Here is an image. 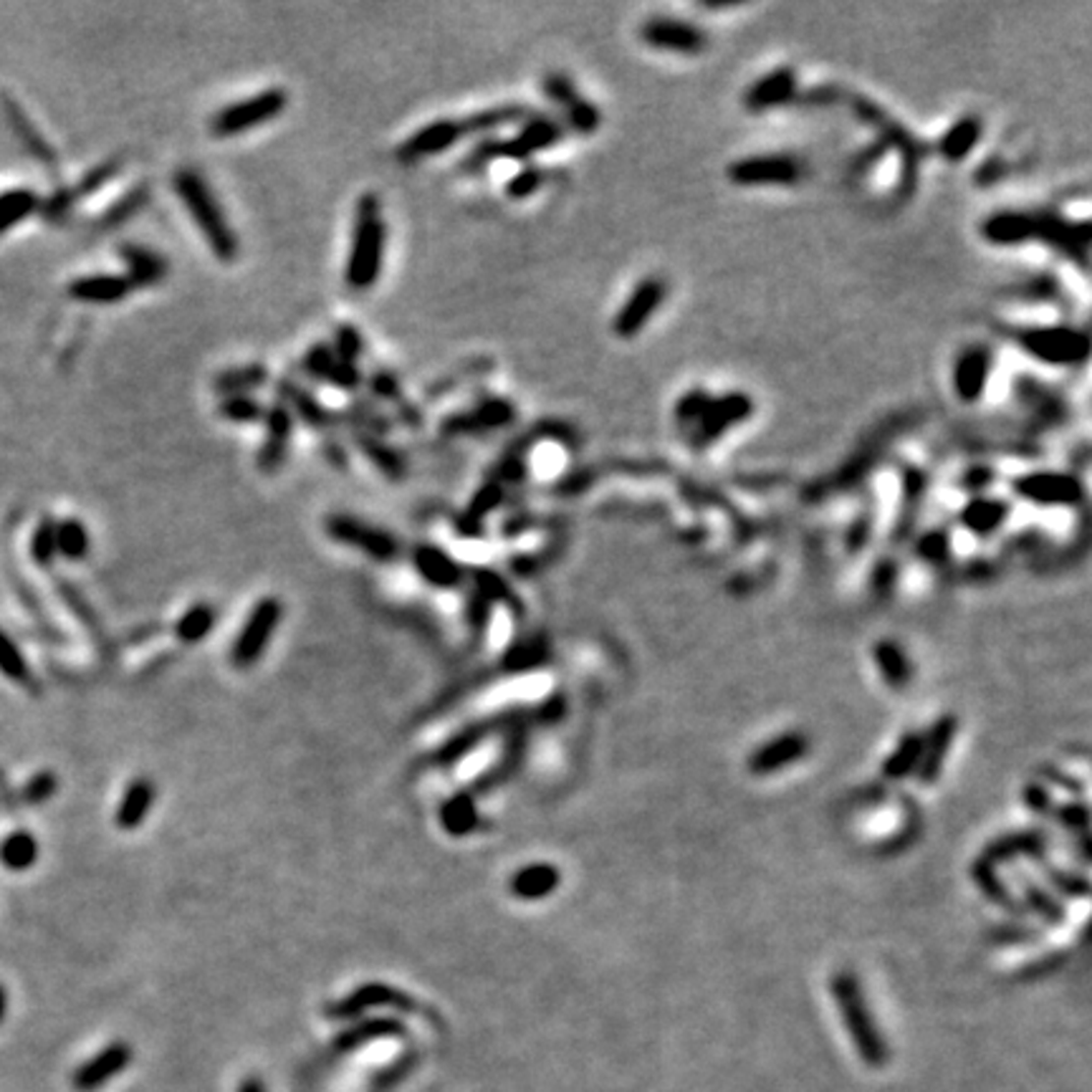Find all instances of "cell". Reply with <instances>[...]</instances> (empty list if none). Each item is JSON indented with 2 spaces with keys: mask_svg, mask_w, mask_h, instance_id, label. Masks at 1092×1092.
<instances>
[{
  "mask_svg": "<svg viewBox=\"0 0 1092 1092\" xmlns=\"http://www.w3.org/2000/svg\"><path fill=\"white\" fill-rule=\"evenodd\" d=\"M172 190L188 210L190 220L196 223L198 233L205 238L210 254L220 263H233L241 254V241L207 180L193 167H180L172 175Z\"/></svg>",
  "mask_w": 1092,
  "mask_h": 1092,
  "instance_id": "6da1fadb",
  "label": "cell"
},
{
  "mask_svg": "<svg viewBox=\"0 0 1092 1092\" xmlns=\"http://www.w3.org/2000/svg\"><path fill=\"white\" fill-rule=\"evenodd\" d=\"M384 254H387V220L382 215V202L374 193H362L355 207L344 284L357 294L373 289L382 273Z\"/></svg>",
  "mask_w": 1092,
  "mask_h": 1092,
  "instance_id": "7a4b0ae2",
  "label": "cell"
},
{
  "mask_svg": "<svg viewBox=\"0 0 1092 1092\" xmlns=\"http://www.w3.org/2000/svg\"><path fill=\"white\" fill-rule=\"evenodd\" d=\"M751 413H754V400L744 392H728V395L716 397L701 387L685 392L675 405V420L683 431H688V440L696 448H709L733 426L744 423Z\"/></svg>",
  "mask_w": 1092,
  "mask_h": 1092,
  "instance_id": "3957f363",
  "label": "cell"
},
{
  "mask_svg": "<svg viewBox=\"0 0 1092 1092\" xmlns=\"http://www.w3.org/2000/svg\"><path fill=\"white\" fill-rule=\"evenodd\" d=\"M833 994L837 1002L839 1016L844 1021V1029L850 1034L857 1055L868 1067H883L888 1063V1045L873 1014L868 1009V1002L862 997V989L852 974H837L833 979Z\"/></svg>",
  "mask_w": 1092,
  "mask_h": 1092,
  "instance_id": "277c9868",
  "label": "cell"
},
{
  "mask_svg": "<svg viewBox=\"0 0 1092 1092\" xmlns=\"http://www.w3.org/2000/svg\"><path fill=\"white\" fill-rule=\"evenodd\" d=\"M1014 339L1032 360L1052 367H1077L1087 360L1090 339L1069 324H1042L1014 329Z\"/></svg>",
  "mask_w": 1092,
  "mask_h": 1092,
  "instance_id": "5b68a950",
  "label": "cell"
},
{
  "mask_svg": "<svg viewBox=\"0 0 1092 1092\" xmlns=\"http://www.w3.org/2000/svg\"><path fill=\"white\" fill-rule=\"evenodd\" d=\"M286 109H289V91L281 89V86H268L259 94L231 101L223 109H218L210 117V135L218 137V140L246 135V132L259 130V127L281 117Z\"/></svg>",
  "mask_w": 1092,
  "mask_h": 1092,
  "instance_id": "8992f818",
  "label": "cell"
},
{
  "mask_svg": "<svg viewBox=\"0 0 1092 1092\" xmlns=\"http://www.w3.org/2000/svg\"><path fill=\"white\" fill-rule=\"evenodd\" d=\"M726 175L738 188H794L802 183L804 165L794 154H751L728 165Z\"/></svg>",
  "mask_w": 1092,
  "mask_h": 1092,
  "instance_id": "52a82bcc",
  "label": "cell"
},
{
  "mask_svg": "<svg viewBox=\"0 0 1092 1092\" xmlns=\"http://www.w3.org/2000/svg\"><path fill=\"white\" fill-rule=\"evenodd\" d=\"M324 532L337 544L357 549L374 561H392L400 554V542L395 534L352 514H329L324 521Z\"/></svg>",
  "mask_w": 1092,
  "mask_h": 1092,
  "instance_id": "ba28073f",
  "label": "cell"
},
{
  "mask_svg": "<svg viewBox=\"0 0 1092 1092\" xmlns=\"http://www.w3.org/2000/svg\"><path fill=\"white\" fill-rule=\"evenodd\" d=\"M564 132H567V127L561 125L559 117H551V114H529L511 137H506V140L493 137V157L496 160L529 162L534 154L554 147L561 137H564Z\"/></svg>",
  "mask_w": 1092,
  "mask_h": 1092,
  "instance_id": "9c48e42d",
  "label": "cell"
},
{
  "mask_svg": "<svg viewBox=\"0 0 1092 1092\" xmlns=\"http://www.w3.org/2000/svg\"><path fill=\"white\" fill-rule=\"evenodd\" d=\"M1052 213L1037 210H999L981 223V236L989 246H1024L1029 241H1050Z\"/></svg>",
  "mask_w": 1092,
  "mask_h": 1092,
  "instance_id": "30bf717a",
  "label": "cell"
},
{
  "mask_svg": "<svg viewBox=\"0 0 1092 1092\" xmlns=\"http://www.w3.org/2000/svg\"><path fill=\"white\" fill-rule=\"evenodd\" d=\"M284 617V607L278 603L276 597H263L256 603V607L251 609L249 620L243 625V630L238 632L236 643H233V665L236 667H251L266 653L268 643H271L273 632H276L278 622Z\"/></svg>",
  "mask_w": 1092,
  "mask_h": 1092,
  "instance_id": "8fae6325",
  "label": "cell"
},
{
  "mask_svg": "<svg viewBox=\"0 0 1092 1092\" xmlns=\"http://www.w3.org/2000/svg\"><path fill=\"white\" fill-rule=\"evenodd\" d=\"M667 296V286L662 278L658 276H645L640 278L635 289L630 291L622 307L617 309L612 319V331L620 339H635L645 326L653 321L658 312H661L662 302Z\"/></svg>",
  "mask_w": 1092,
  "mask_h": 1092,
  "instance_id": "7c38bea8",
  "label": "cell"
},
{
  "mask_svg": "<svg viewBox=\"0 0 1092 1092\" xmlns=\"http://www.w3.org/2000/svg\"><path fill=\"white\" fill-rule=\"evenodd\" d=\"M516 420V405L508 397L489 395L479 400L473 408L458 410L440 423V432L445 437L484 435V432L501 431Z\"/></svg>",
  "mask_w": 1092,
  "mask_h": 1092,
  "instance_id": "4fadbf2b",
  "label": "cell"
},
{
  "mask_svg": "<svg viewBox=\"0 0 1092 1092\" xmlns=\"http://www.w3.org/2000/svg\"><path fill=\"white\" fill-rule=\"evenodd\" d=\"M542 91L544 96H549L551 104H556L561 109V114H564L561 125L567 127V130L577 132V135H595L600 130L603 114H600V109L590 99L579 94L577 84L567 74H546L542 79Z\"/></svg>",
  "mask_w": 1092,
  "mask_h": 1092,
  "instance_id": "5bb4252c",
  "label": "cell"
},
{
  "mask_svg": "<svg viewBox=\"0 0 1092 1092\" xmlns=\"http://www.w3.org/2000/svg\"><path fill=\"white\" fill-rule=\"evenodd\" d=\"M260 423H263V440H260V448L256 453V468L263 476H276L289 461L296 420L284 402L276 400L266 405V415Z\"/></svg>",
  "mask_w": 1092,
  "mask_h": 1092,
  "instance_id": "9a60e30c",
  "label": "cell"
},
{
  "mask_svg": "<svg viewBox=\"0 0 1092 1092\" xmlns=\"http://www.w3.org/2000/svg\"><path fill=\"white\" fill-rule=\"evenodd\" d=\"M640 41L662 54L698 56L706 51V33L696 24L667 16H653L640 26Z\"/></svg>",
  "mask_w": 1092,
  "mask_h": 1092,
  "instance_id": "2e32d148",
  "label": "cell"
},
{
  "mask_svg": "<svg viewBox=\"0 0 1092 1092\" xmlns=\"http://www.w3.org/2000/svg\"><path fill=\"white\" fill-rule=\"evenodd\" d=\"M276 400L284 402L286 408H289V413L294 415V420H302L309 431L316 432V435L321 437V443H324V440H331V437H334V432L339 431L337 413L326 408L319 397L314 395L309 387H304V384L296 382V379H291V377L278 379V382H276Z\"/></svg>",
  "mask_w": 1092,
  "mask_h": 1092,
  "instance_id": "e0dca14e",
  "label": "cell"
},
{
  "mask_svg": "<svg viewBox=\"0 0 1092 1092\" xmlns=\"http://www.w3.org/2000/svg\"><path fill=\"white\" fill-rule=\"evenodd\" d=\"M463 137H466V132H463L461 119H432L420 130H415L405 143H400V147L395 149V160L400 165H415L420 160L448 152L461 143Z\"/></svg>",
  "mask_w": 1092,
  "mask_h": 1092,
  "instance_id": "ac0fdd59",
  "label": "cell"
},
{
  "mask_svg": "<svg viewBox=\"0 0 1092 1092\" xmlns=\"http://www.w3.org/2000/svg\"><path fill=\"white\" fill-rule=\"evenodd\" d=\"M302 370L314 382L331 384L334 390L342 392H355L362 384V379H365L360 367L349 365L342 357H337V352L331 349L329 342L312 344L307 349V355L302 357Z\"/></svg>",
  "mask_w": 1092,
  "mask_h": 1092,
  "instance_id": "d6986e66",
  "label": "cell"
},
{
  "mask_svg": "<svg viewBox=\"0 0 1092 1092\" xmlns=\"http://www.w3.org/2000/svg\"><path fill=\"white\" fill-rule=\"evenodd\" d=\"M1014 490L1021 498L1034 503H1047V506H1069L1082 498V486L1074 476L1055 471L1027 473L1014 481Z\"/></svg>",
  "mask_w": 1092,
  "mask_h": 1092,
  "instance_id": "ffe728a7",
  "label": "cell"
},
{
  "mask_svg": "<svg viewBox=\"0 0 1092 1092\" xmlns=\"http://www.w3.org/2000/svg\"><path fill=\"white\" fill-rule=\"evenodd\" d=\"M992 352L984 344H974V347L963 349L961 355L956 357V362H953V374H950L953 392H956L958 400L974 405V402H979L984 397L989 379H992Z\"/></svg>",
  "mask_w": 1092,
  "mask_h": 1092,
  "instance_id": "44dd1931",
  "label": "cell"
},
{
  "mask_svg": "<svg viewBox=\"0 0 1092 1092\" xmlns=\"http://www.w3.org/2000/svg\"><path fill=\"white\" fill-rule=\"evenodd\" d=\"M797 91H799L797 72L789 69V66H779V69H774V72L756 79L749 89L744 91V107L754 114L772 112V109H779L784 107V104H791L794 96H797Z\"/></svg>",
  "mask_w": 1092,
  "mask_h": 1092,
  "instance_id": "7402d4cb",
  "label": "cell"
},
{
  "mask_svg": "<svg viewBox=\"0 0 1092 1092\" xmlns=\"http://www.w3.org/2000/svg\"><path fill=\"white\" fill-rule=\"evenodd\" d=\"M119 259L125 260V276L130 278V284L135 289H152L160 286L170 273V263L160 251L143 246V243L127 241L119 246Z\"/></svg>",
  "mask_w": 1092,
  "mask_h": 1092,
  "instance_id": "603a6c76",
  "label": "cell"
},
{
  "mask_svg": "<svg viewBox=\"0 0 1092 1092\" xmlns=\"http://www.w3.org/2000/svg\"><path fill=\"white\" fill-rule=\"evenodd\" d=\"M379 1006H392V1009L410 1011L415 1006V1002L408 997V994L397 992V989H392V986L365 984L360 986V989H355L347 999L334 1004L331 1016H337V1019H352V1016H360L370 1009H379Z\"/></svg>",
  "mask_w": 1092,
  "mask_h": 1092,
  "instance_id": "cb8c5ba5",
  "label": "cell"
},
{
  "mask_svg": "<svg viewBox=\"0 0 1092 1092\" xmlns=\"http://www.w3.org/2000/svg\"><path fill=\"white\" fill-rule=\"evenodd\" d=\"M413 564L418 574L435 590H455L463 585L466 572L461 561H455L445 549L435 544H420L413 551Z\"/></svg>",
  "mask_w": 1092,
  "mask_h": 1092,
  "instance_id": "d4e9b609",
  "label": "cell"
},
{
  "mask_svg": "<svg viewBox=\"0 0 1092 1092\" xmlns=\"http://www.w3.org/2000/svg\"><path fill=\"white\" fill-rule=\"evenodd\" d=\"M135 291L130 278L125 273H91V276H79L69 284V296L74 302L96 304V307H112V304L125 302L127 296Z\"/></svg>",
  "mask_w": 1092,
  "mask_h": 1092,
  "instance_id": "484cf974",
  "label": "cell"
},
{
  "mask_svg": "<svg viewBox=\"0 0 1092 1092\" xmlns=\"http://www.w3.org/2000/svg\"><path fill=\"white\" fill-rule=\"evenodd\" d=\"M503 498H506V486H503L498 479H493V476H489V479L479 486V490L471 496L466 511H463V514L458 516V521H455L458 534H463V537H481V534H484L486 519L501 506Z\"/></svg>",
  "mask_w": 1092,
  "mask_h": 1092,
  "instance_id": "4316f807",
  "label": "cell"
},
{
  "mask_svg": "<svg viewBox=\"0 0 1092 1092\" xmlns=\"http://www.w3.org/2000/svg\"><path fill=\"white\" fill-rule=\"evenodd\" d=\"M132 1063V1047L127 1042H114L107 1050H101L94 1060L84 1064L74 1077V1085L79 1090H94V1087L104 1085L112 1077H117L119 1072H125L127 1064Z\"/></svg>",
  "mask_w": 1092,
  "mask_h": 1092,
  "instance_id": "83f0119b",
  "label": "cell"
},
{
  "mask_svg": "<svg viewBox=\"0 0 1092 1092\" xmlns=\"http://www.w3.org/2000/svg\"><path fill=\"white\" fill-rule=\"evenodd\" d=\"M352 443H355V448L365 455L367 461L377 468V473H382L384 479L402 481L405 476H408V461H405V455H402L395 445L387 443L384 435L352 431Z\"/></svg>",
  "mask_w": 1092,
  "mask_h": 1092,
  "instance_id": "f1b7e54d",
  "label": "cell"
},
{
  "mask_svg": "<svg viewBox=\"0 0 1092 1092\" xmlns=\"http://www.w3.org/2000/svg\"><path fill=\"white\" fill-rule=\"evenodd\" d=\"M154 797H157V786H154L152 779H147V776H137V779H132L130 784H127L122 799H119L117 815H114V822H117L119 830L132 833V830H137L140 825H144V820H147L149 812H152Z\"/></svg>",
  "mask_w": 1092,
  "mask_h": 1092,
  "instance_id": "f546056e",
  "label": "cell"
},
{
  "mask_svg": "<svg viewBox=\"0 0 1092 1092\" xmlns=\"http://www.w3.org/2000/svg\"><path fill=\"white\" fill-rule=\"evenodd\" d=\"M268 379H271V373L263 362H246V365L220 370L213 377V390L218 397L254 395V390L263 387Z\"/></svg>",
  "mask_w": 1092,
  "mask_h": 1092,
  "instance_id": "4dcf8cb0",
  "label": "cell"
},
{
  "mask_svg": "<svg viewBox=\"0 0 1092 1092\" xmlns=\"http://www.w3.org/2000/svg\"><path fill=\"white\" fill-rule=\"evenodd\" d=\"M559 870L549 862H534L526 865L519 873L511 878V892L521 900H542V897L551 895L559 886Z\"/></svg>",
  "mask_w": 1092,
  "mask_h": 1092,
  "instance_id": "1f68e13d",
  "label": "cell"
},
{
  "mask_svg": "<svg viewBox=\"0 0 1092 1092\" xmlns=\"http://www.w3.org/2000/svg\"><path fill=\"white\" fill-rule=\"evenodd\" d=\"M532 114V109L516 101H506V104H496V107L479 109V112L468 114L461 119L463 132L468 135H486V132H496L506 125H519L526 117Z\"/></svg>",
  "mask_w": 1092,
  "mask_h": 1092,
  "instance_id": "d6a6232c",
  "label": "cell"
},
{
  "mask_svg": "<svg viewBox=\"0 0 1092 1092\" xmlns=\"http://www.w3.org/2000/svg\"><path fill=\"white\" fill-rule=\"evenodd\" d=\"M440 825L450 837H466L479 827V807L471 791H455L440 807Z\"/></svg>",
  "mask_w": 1092,
  "mask_h": 1092,
  "instance_id": "836d02e7",
  "label": "cell"
},
{
  "mask_svg": "<svg viewBox=\"0 0 1092 1092\" xmlns=\"http://www.w3.org/2000/svg\"><path fill=\"white\" fill-rule=\"evenodd\" d=\"M981 132H984V125H981L979 117H961L956 125H950L944 132V137H941V154L948 162L966 160L968 154L976 149V144H979Z\"/></svg>",
  "mask_w": 1092,
  "mask_h": 1092,
  "instance_id": "e575fe53",
  "label": "cell"
},
{
  "mask_svg": "<svg viewBox=\"0 0 1092 1092\" xmlns=\"http://www.w3.org/2000/svg\"><path fill=\"white\" fill-rule=\"evenodd\" d=\"M149 198H152V190H149L147 183L135 185V188L127 190L125 196L117 198V201H114L112 205L99 215V223L96 225H99L101 231H117V228H122V225H127L132 218H137V215L143 213L144 207L149 205Z\"/></svg>",
  "mask_w": 1092,
  "mask_h": 1092,
  "instance_id": "d590c367",
  "label": "cell"
},
{
  "mask_svg": "<svg viewBox=\"0 0 1092 1092\" xmlns=\"http://www.w3.org/2000/svg\"><path fill=\"white\" fill-rule=\"evenodd\" d=\"M804 754V738L797 733H786V736L774 738L772 744L762 746L751 756V769L759 774L776 772V769L786 767V764L797 762L799 756Z\"/></svg>",
  "mask_w": 1092,
  "mask_h": 1092,
  "instance_id": "8d00e7d4",
  "label": "cell"
},
{
  "mask_svg": "<svg viewBox=\"0 0 1092 1092\" xmlns=\"http://www.w3.org/2000/svg\"><path fill=\"white\" fill-rule=\"evenodd\" d=\"M337 423L339 428L374 432V435H387L392 431L390 415H384L382 410H377L374 405H365V402H352L347 410L337 413Z\"/></svg>",
  "mask_w": 1092,
  "mask_h": 1092,
  "instance_id": "74e56055",
  "label": "cell"
},
{
  "mask_svg": "<svg viewBox=\"0 0 1092 1092\" xmlns=\"http://www.w3.org/2000/svg\"><path fill=\"white\" fill-rule=\"evenodd\" d=\"M38 860V842L30 833H13L0 842V862L13 873H24Z\"/></svg>",
  "mask_w": 1092,
  "mask_h": 1092,
  "instance_id": "f35d334b",
  "label": "cell"
},
{
  "mask_svg": "<svg viewBox=\"0 0 1092 1092\" xmlns=\"http://www.w3.org/2000/svg\"><path fill=\"white\" fill-rule=\"evenodd\" d=\"M215 622H218V612H215L213 604L198 603L193 604V607H190L178 622H175V635H178L183 643L196 645L213 632Z\"/></svg>",
  "mask_w": 1092,
  "mask_h": 1092,
  "instance_id": "ab89813d",
  "label": "cell"
},
{
  "mask_svg": "<svg viewBox=\"0 0 1092 1092\" xmlns=\"http://www.w3.org/2000/svg\"><path fill=\"white\" fill-rule=\"evenodd\" d=\"M953 731H956L953 718H944L939 726L933 728L931 736H928V744H923L921 764L918 767H921V776L926 781L936 779V774H939L941 764H944L946 751L950 746V738H953Z\"/></svg>",
  "mask_w": 1092,
  "mask_h": 1092,
  "instance_id": "60d3db41",
  "label": "cell"
},
{
  "mask_svg": "<svg viewBox=\"0 0 1092 1092\" xmlns=\"http://www.w3.org/2000/svg\"><path fill=\"white\" fill-rule=\"evenodd\" d=\"M397 1034H402V1024L397 1019H387V1016H379V1019H367L362 1021V1024H357L355 1029H349V1032H344L342 1037L337 1039V1050L339 1052H349L355 1050V1047H362L365 1042H373V1039H382V1037H397Z\"/></svg>",
  "mask_w": 1092,
  "mask_h": 1092,
  "instance_id": "b9f144b4",
  "label": "cell"
},
{
  "mask_svg": "<svg viewBox=\"0 0 1092 1092\" xmlns=\"http://www.w3.org/2000/svg\"><path fill=\"white\" fill-rule=\"evenodd\" d=\"M218 418L233 426H254L266 415V405L254 395H225L218 400Z\"/></svg>",
  "mask_w": 1092,
  "mask_h": 1092,
  "instance_id": "7bdbcfd3",
  "label": "cell"
},
{
  "mask_svg": "<svg viewBox=\"0 0 1092 1092\" xmlns=\"http://www.w3.org/2000/svg\"><path fill=\"white\" fill-rule=\"evenodd\" d=\"M89 532L86 526L79 519H64L56 521V554L66 556V559L79 561L86 559L89 554Z\"/></svg>",
  "mask_w": 1092,
  "mask_h": 1092,
  "instance_id": "ee69618b",
  "label": "cell"
},
{
  "mask_svg": "<svg viewBox=\"0 0 1092 1092\" xmlns=\"http://www.w3.org/2000/svg\"><path fill=\"white\" fill-rule=\"evenodd\" d=\"M38 205L41 202L33 190H11L6 196H0V233H6L8 228L29 218Z\"/></svg>",
  "mask_w": 1092,
  "mask_h": 1092,
  "instance_id": "f6af8a7d",
  "label": "cell"
},
{
  "mask_svg": "<svg viewBox=\"0 0 1092 1092\" xmlns=\"http://www.w3.org/2000/svg\"><path fill=\"white\" fill-rule=\"evenodd\" d=\"M119 172H122V160H117V157H114V160L101 162V165L91 167V170L79 180V185H74V188H64L66 196H69V201H72L74 207H77V202L82 201V198H89L94 196V193H99L104 185H109L114 178H117Z\"/></svg>",
  "mask_w": 1092,
  "mask_h": 1092,
  "instance_id": "bcb514c9",
  "label": "cell"
},
{
  "mask_svg": "<svg viewBox=\"0 0 1092 1092\" xmlns=\"http://www.w3.org/2000/svg\"><path fill=\"white\" fill-rule=\"evenodd\" d=\"M1004 516H1006V503L989 501V498H976L963 511V521H966L968 529L981 534L994 532L1004 521Z\"/></svg>",
  "mask_w": 1092,
  "mask_h": 1092,
  "instance_id": "7dc6e473",
  "label": "cell"
},
{
  "mask_svg": "<svg viewBox=\"0 0 1092 1092\" xmlns=\"http://www.w3.org/2000/svg\"><path fill=\"white\" fill-rule=\"evenodd\" d=\"M329 344L331 349L337 352V357H342V360L349 362V365H360V360L367 352L365 334H362L355 324H347V321L334 329V337H331Z\"/></svg>",
  "mask_w": 1092,
  "mask_h": 1092,
  "instance_id": "c3c4849f",
  "label": "cell"
},
{
  "mask_svg": "<svg viewBox=\"0 0 1092 1092\" xmlns=\"http://www.w3.org/2000/svg\"><path fill=\"white\" fill-rule=\"evenodd\" d=\"M490 360H473V362H466V367H461L458 373H450V374H443V377H437L435 382L428 387V397H443V395H450L453 390H458L463 384V379L468 377H481V374L490 373Z\"/></svg>",
  "mask_w": 1092,
  "mask_h": 1092,
  "instance_id": "681fc988",
  "label": "cell"
},
{
  "mask_svg": "<svg viewBox=\"0 0 1092 1092\" xmlns=\"http://www.w3.org/2000/svg\"><path fill=\"white\" fill-rule=\"evenodd\" d=\"M544 183H546V172L537 165H526L516 172L514 178L508 180L503 193H506L508 201H526L534 193H539L544 188Z\"/></svg>",
  "mask_w": 1092,
  "mask_h": 1092,
  "instance_id": "f907efd6",
  "label": "cell"
},
{
  "mask_svg": "<svg viewBox=\"0 0 1092 1092\" xmlns=\"http://www.w3.org/2000/svg\"><path fill=\"white\" fill-rule=\"evenodd\" d=\"M367 387H370L374 400L384 402V405H392L395 410L400 408L402 402L408 400V397L402 395L400 379H397V374L390 373V370H374V373L367 377Z\"/></svg>",
  "mask_w": 1092,
  "mask_h": 1092,
  "instance_id": "816d5d0a",
  "label": "cell"
},
{
  "mask_svg": "<svg viewBox=\"0 0 1092 1092\" xmlns=\"http://www.w3.org/2000/svg\"><path fill=\"white\" fill-rule=\"evenodd\" d=\"M30 556L41 567H51V561L56 556V521L43 519L33 532L30 539Z\"/></svg>",
  "mask_w": 1092,
  "mask_h": 1092,
  "instance_id": "f5cc1de1",
  "label": "cell"
},
{
  "mask_svg": "<svg viewBox=\"0 0 1092 1092\" xmlns=\"http://www.w3.org/2000/svg\"><path fill=\"white\" fill-rule=\"evenodd\" d=\"M921 754H923L921 738L905 736L903 744H900V749H897V754L888 759L886 772L891 774V776H903V774L913 772V767H918V764H921Z\"/></svg>",
  "mask_w": 1092,
  "mask_h": 1092,
  "instance_id": "db71d44e",
  "label": "cell"
},
{
  "mask_svg": "<svg viewBox=\"0 0 1092 1092\" xmlns=\"http://www.w3.org/2000/svg\"><path fill=\"white\" fill-rule=\"evenodd\" d=\"M0 673L8 675L11 680H19V683H29L30 678L24 656L16 650L6 632H0Z\"/></svg>",
  "mask_w": 1092,
  "mask_h": 1092,
  "instance_id": "11a10c76",
  "label": "cell"
},
{
  "mask_svg": "<svg viewBox=\"0 0 1092 1092\" xmlns=\"http://www.w3.org/2000/svg\"><path fill=\"white\" fill-rule=\"evenodd\" d=\"M489 726L486 723H481V726H473V728H466L463 733H458L455 738H450L448 744L440 749V754H437V759L440 762H455V759H461L463 754H468V751L473 749V746L479 744L481 738L489 736Z\"/></svg>",
  "mask_w": 1092,
  "mask_h": 1092,
  "instance_id": "9f6ffc18",
  "label": "cell"
},
{
  "mask_svg": "<svg viewBox=\"0 0 1092 1092\" xmlns=\"http://www.w3.org/2000/svg\"><path fill=\"white\" fill-rule=\"evenodd\" d=\"M878 662L883 667V673L891 683H903L908 678V662H905L903 653L897 650V645L892 643H880L878 645Z\"/></svg>",
  "mask_w": 1092,
  "mask_h": 1092,
  "instance_id": "6f0895ef",
  "label": "cell"
},
{
  "mask_svg": "<svg viewBox=\"0 0 1092 1092\" xmlns=\"http://www.w3.org/2000/svg\"><path fill=\"white\" fill-rule=\"evenodd\" d=\"M544 656H546V653H544L542 643H521L516 645L506 658H503V665H506L508 670H529V667L539 665V662L544 661Z\"/></svg>",
  "mask_w": 1092,
  "mask_h": 1092,
  "instance_id": "680465c9",
  "label": "cell"
},
{
  "mask_svg": "<svg viewBox=\"0 0 1092 1092\" xmlns=\"http://www.w3.org/2000/svg\"><path fill=\"white\" fill-rule=\"evenodd\" d=\"M56 786H59V779H56V774L51 772H41L36 774L33 779L26 784L24 789V799L29 804H43L48 802V799L54 797L56 794Z\"/></svg>",
  "mask_w": 1092,
  "mask_h": 1092,
  "instance_id": "91938a15",
  "label": "cell"
},
{
  "mask_svg": "<svg viewBox=\"0 0 1092 1092\" xmlns=\"http://www.w3.org/2000/svg\"><path fill=\"white\" fill-rule=\"evenodd\" d=\"M238 1092H266V1087H263L260 1080H256V1077H249V1080H243L238 1085Z\"/></svg>",
  "mask_w": 1092,
  "mask_h": 1092,
  "instance_id": "94428289",
  "label": "cell"
},
{
  "mask_svg": "<svg viewBox=\"0 0 1092 1092\" xmlns=\"http://www.w3.org/2000/svg\"><path fill=\"white\" fill-rule=\"evenodd\" d=\"M6 1011H8V992L6 986L0 984V1021L6 1019Z\"/></svg>",
  "mask_w": 1092,
  "mask_h": 1092,
  "instance_id": "6125c7cd",
  "label": "cell"
}]
</instances>
